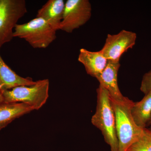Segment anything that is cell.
<instances>
[{
	"instance_id": "obj_10",
	"label": "cell",
	"mask_w": 151,
	"mask_h": 151,
	"mask_svg": "<svg viewBox=\"0 0 151 151\" xmlns=\"http://www.w3.org/2000/svg\"><path fill=\"white\" fill-rule=\"evenodd\" d=\"M63 0H49L37 11L36 17L46 21L55 30H59L65 9Z\"/></svg>"
},
{
	"instance_id": "obj_12",
	"label": "cell",
	"mask_w": 151,
	"mask_h": 151,
	"mask_svg": "<svg viewBox=\"0 0 151 151\" xmlns=\"http://www.w3.org/2000/svg\"><path fill=\"white\" fill-rule=\"evenodd\" d=\"M34 111L29 105L22 103L0 104V131L17 119Z\"/></svg>"
},
{
	"instance_id": "obj_16",
	"label": "cell",
	"mask_w": 151,
	"mask_h": 151,
	"mask_svg": "<svg viewBox=\"0 0 151 151\" xmlns=\"http://www.w3.org/2000/svg\"><path fill=\"white\" fill-rule=\"evenodd\" d=\"M3 102H4V99H3L2 94L0 90V104L3 103Z\"/></svg>"
},
{
	"instance_id": "obj_4",
	"label": "cell",
	"mask_w": 151,
	"mask_h": 151,
	"mask_svg": "<svg viewBox=\"0 0 151 151\" xmlns=\"http://www.w3.org/2000/svg\"><path fill=\"white\" fill-rule=\"evenodd\" d=\"M49 85V79H44L31 86H17L2 91L4 102L24 103L34 110H39L48 99Z\"/></svg>"
},
{
	"instance_id": "obj_5",
	"label": "cell",
	"mask_w": 151,
	"mask_h": 151,
	"mask_svg": "<svg viewBox=\"0 0 151 151\" xmlns=\"http://www.w3.org/2000/svg\"><path fill=\"white\" fill-rule=\"evenodd\" d=\"M27 12L25 0H0V49L13 39V29Z\"/></svg>"
},
{
	"instance_id": "obj_1",
	"label": "cell",
	"mask_w": 151,
	"mask_h": 151,
	"mask_svg": "<svg viewBox=\"0 0 151 151\" xmlns=\"http://www.w3.org/2000/svg\"><path fill=\"white\" fill-rule=\"evenodd\" d=\"M110 98L116 117L118 151H128L142 137L144 129L139 127L132 117L131 111L134 102L126 97L122 100Z\"/></svg>"
},
{
	"instance_id": "obj_15",
	"label": "cell",
	"mask_w": 151,
	"mask_h": 151,
	"mask_svg": "<svg viewBox=\"0 0 151 151\" xmlns=\"http://www.w3.org/2000/svg\"><path fill=\"white\" fill-rule=\"evenodd\" d=\"M140 90L145 94L151 91V70L143 76Z\"/></svg>"
},
{
	"instance_id": "obj_17",
	"label": "cell",
	"mask_w": 151,
	"mask_h": 151,
	"mask_svg": "<svg viewBox=\"0 0 151 151\" xmlns=\"http://www.w3.org/2000/svg\"><path fill=\"white\" fill-rule=\"evenodd\" d=\"M151 125V118L150 120V122H149L148 125V126H150Z\"/></svg>"
},
{
	"instance_id": "obj_18",
	"label": "cell",
	"mask_w": 151,
	"mask_h": 151,
	"mask_svg": "<svg viewBox=\"0 0 151 151\" xmlns=\"http://www.w3.org/2000/svg\"><path fill=\"white\" fill-rule=\"evenodd\" d=\"M149 129L150 130H151V126H150V129Z\"/></svg>"
},
{
	"instance_id": "obj_9",
	"label": "cell",
	"mask_w": 151,
	"mask_h": 151,
	"mask_svg": "<svg viewBox=\"0 0 151 151\" xmlns=\"http://www.w3.org/2000/svg\"><path fill=\"white\" fill-rule=\"evenodd\" d=\"M78 60L84 65L86 73L95 78L103 72L108 62L100 51H90L84 48L80 50Z\"/></svg>"
},
{
	"instance_id": "obj_2",
	"label": "cell",
	"mask_w": 151,
	"mask_h": 151,
	"mask_svg": "<svg viewBox=\"0 0 151 151\" xmlns=\"http://www.w3.org/2000/svg\"><path fill=\"white\" fill-rule=\"evenodd\" d=\"M97 93L96 111L92 116L91 122L102 132L104 140L110 146L111 151H118L116 117L109 93L100 85L97 89Z\"/></svg>"
},
{
	"instance_id": "obj_7",
	"label": "cell",
	"mask_w": 151,
	"mask_h": 151,
	"mask_svg": "<svg viewBox=\"0 0 151 151\" xmlns=\"http://www.w3.org/2000/svg\"><path fill=\"white\" fill-rule=\"evenodd\" d=\"M136 33L122 30L116 35L108 34L100 52L108 61L119 62L122 55L136 44Z\"/></svg>"
},
{
	"instance_id": "obj_3",
	"label": "cell",
	"mask_w": 151,
	"mask_h": 151,
	"mask_svg": "<svg viewBox=\"0 0 151 151\" xmlns=\"http://www.w3.org/2000/svg\"><path fill=\"white\" fill-rule=\"evenodd\" d=\"M56 32L46 21L36 17L26 23L17 24L13 36L24 40L33 48L45 49L56 39Z\"/></svg>"
},
{
	"instance_id": "obj_13",
	"label": "cell",
	"mask_w": 151,
	"mask_h": 151,
	"mask_svg": "<svg viewBox=\"0 0 151 151\" xmlns=\"http://www.w3.org/2000/svg\"><path fill=\"white\" fill-rule=\"evenodd\" d=\"M132 117L136 124L142 129L147 127L151 118V91L139 102L134 103L132 109Z\"/></svg>"
},
{
	"instance_id": "obj_14",
	"label": "cell",
	"mask_w": 151,
	"mask_h": 151,
	"mask_svg": "<svg viewBox=\"0 0 151 151\" xmlns=\"http://www.w3.org/2000/svg\"><path fill=\"white\" fill-rule=\"evenodd\" d=\"M128 151H151V131L145 128L141 138L129 148Z\"/></svg>"
},
{
	"instance_id": "obj_8",
	"label": "cell",
	"mask_w": 151,
	"mask_h": 151,
	"mask_svg": "<svg viewBox=\"0 0 151 151\" xmlns=\"http://www.w3.org/2000/svg\"><path fill=\"white\" fill-rule=\"evenodd\" d=\"M121 66L119 62L108 61L105 69L96 77L100 85L107 90L111 98L122 100L125 98L120 91L118 85V74Z\"/></svg>"
},
{
	"instance_id": "obj_11",
	"label": "cell",
	"mask_w": 151,
	"mask_h": 151,
	"mask_svg": "<svg viewBox=\"0 0 151 151\" xmlns=\"http://www.w3.org/2000/svg\"><path fill=\"white\" fill-rule=\"evenodd\" d=\"M30 78H24L17 74L7 65L0 55V90L1 92L21 86L35 84Z\"/></svg>"
},
{
	"instance_id": "obj_6",
	"label": "cell",
	"mask_w": 151,
	"mask_h": 151,
	"mask_svg": "<svg viewBox=\"0 0 151 151\" xmlns=\"http://www.w3.org/2000/svg\"><path fill=\"white\" fill-rule=\"evenodd\" d=\"M92 16V6L88 0H68L59 30L72 33L84 25Z\"/></svg>"
}]
</instances>
